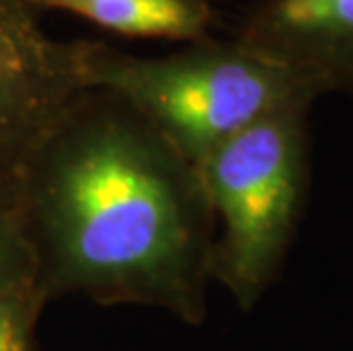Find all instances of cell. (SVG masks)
I'll list each match as a JSON object with an SVG mask.
<instances>
[{
    "label": "cell",
    "instance_id": "obj_5",
    "mask_svg": "<svg viewBox=\"0 0 353 351\" xmlns=\"http://www.w3.org/2000/svg\"><path fill=\"white\" fill-rule=\"evenodd\" d=\"M235 39L299 73L319 96H353V0H255Z\"/></svg>",
    "mask_w": 353,
    "mask_h": 351
},
{
    "label": "cell",
    "instance_id": "obj_8",
    "mask_svg": "<svg viewBox=\"0 0 353 351\" xmlns=\"http://www.w3.org/2000/svg\"><path fill=\"white\" fill-rule=\"evenodd\" d=\"M46 303L37 285L0 297V351H34L37 324Z\"/></svg>",
    "mask_w": 353,
    "mask_h": 351
},
{
    "label": "cell",
    "instance_id": "obj_7",
    "mask_svg": "<svg viewBox=\"0 0 353 351\" xmlns=\"http://www.w3.org/2000/svg\"><path fill=\"white\" fill-rule=\"evenodd\" d=\"M37 285V256L17 192L0 190V297Z\"/></svg>",
    "mask_w": 353,
    "mask_h": 351
},
{
    "label": "cell",
    "instance_id": "obj_2",
    "mask_svg": "<svg viewBox=\"0 0 353 351\" xmlns=\"http://www.w3.org/2000/svg\"><path fill=\"white\" fill-rule=\"evenodd\" d=\"M78 64L82 87L119 96L194 167L260 119L319 99L299 73L235 37H208L164 57L78 41Z\"/></svg>",
    "mask_w": 353,
    "mask_h": 351
},
{
    "label": "cell",
    "instance_id": "obj_1",
    "mask_svg": "<svg viewBox=\"0 0 353 351\" xmlns=\"http://www.w3.org/2000/svg\"><path fill=\"white\" fill-rule=\"evenodd\" d=\"M37 288L201 326L216 226L196 167L119 96L87 89L21 183Z\"/></svg>",
    "mask_w": 353,
    "mask_h": 351
},
{
    "label": "cell",
    "instance_id": "obj_3",
    "mask_svg": "<svg viewBox=\"0 0 353 351\" xmlns=\"http://www.w3.org/2000/svg\"><path fill=\"white\" fill-rule=\"evenodd\" d=\"M310 101L274 112L196 164L214 217L212 281L249 312L294 244L310 188Z\"/></svg>",
    "mask_w": 353,
    "mask_h": 351
},
{
    "label": "cell",
    "instance_id": "obj_4",
    "mask_svg": "<svg viewBox=\"0 0 353 351\" xmlns=\"http://www.w3.org/2000/svg\"><path fill=\"white\" fill-rule=\"evenodd\" d=\"M87 89L78 41H57L28 0H0V190L21 183L52 128Z\"/></svg>",
    "mask_w": 353,
    "mask_h": 351
},
{
    "label": "cell",
    "instance_id": "obj_6",
    "mask_svg": "<svg viewBox=\"0 0 353 351\" xmlns=\"http://www.w3.org/2000/svg\"><path fill=\"white\" fill-rule=\"evenodd\" d=\"M37 10L76 14L117 34L139 39H208L216 14L212 0H28Z\"/></svg>",
    "mask_w": 353,
    "mask_h": 351
}]
</instances>
